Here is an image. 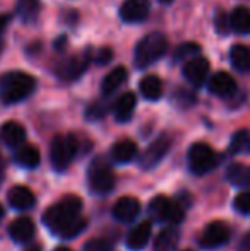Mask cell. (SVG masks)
<instances>
[{"instance_id": "18", "label": "cell", "mask_w": 250, "mask_h": 251, "mask_svg": "<svg viewBox=\"0 0 250 251\" xmlns=\"http://www.w3.org/2000/svg\"><path fill=\"white\" fill-rule=\"evenodd\" d=\"M127 75H129V72H127V69L124 65H118V67H115V69H111V72H108L107 77L103 79V82H101V93H103L105 96L113 94L115 91L125 82Z\"/></svg>"}, {"instance_id": "23", "label": "cell", "mask_w": 250, "mask_h": 251, "mask_svg": "<svg viewBox=\"0 0 250 251\" xmlns=\"http://www.w3.org/2000/svg\"><path fill=\"white\" fill-rule=\"evenodd\" d=\"M230 24L231 29H235L240 34H249L250 33V9L249 7H237L230 16Z\"/></svg>"}, {"instance_id": "2", "label": "cell", "mask_w": 250, "mask_h": 251, "mask_svg": "<svg viewBox=\"0 0 250 251\" xmlns=\"http://www.w3.org/2000/svg\"><path fill=\"white\" fill-rule=\"evenodd\" d=\"M34 77L24 72H9L0 77V100L5 104H14L26 100L34 91Z\"/></svg>"}, {"instance_id": "6", "label": "cell", "mask_w": 250, "mask_h": 251, "mask_svg": "<svg viewBox=\"0 0 250 251\" xmlns=\"http://www.w3.org/2000/svg\"><path fill=\"white\" fill-rule=\"evenodd\" d=\"M187 159L190 171L195 175H206V173L213 171L214 166L218 164L216 152L213 151V147L204 142H197L190 146Z\"/></svg>"}, {"instance_id": "11", "label": "cell", "mask_w": 250, "mask_h": 251, "mask_svg": "<svg viewBox=\"0 0 250 251\" xmlns=\"http://www.w3.org/2000/svg\"><path fill=\"white\" fill-rule=\"evenodd\" d=\"M149 0H125L120 7V17L125 23H142L149 16Z\"/></svg>"}, {"instance_id": "27", "label": "cell", "mask_w": 250, "mask_h": 251, "mask_svg": "<svg viewBox=\"0 0 250 251\" xmlns=\"http://www.w3.org/2000/svg\"><path fill=\"white\" fill-rule=\"evenodd\" d=\"M40 0H19L17 2V14L23 17V21L31 23L38 17L40 14Z\"/></svg>"}, {"instance_id": "38", "label": "cell", "mask_w": 250, "mask_h": 251, "mask_svg": "<svg viewBox=\"0 0 250 251\" xmlns=\"http://www.w3.org/2000/svg\"><path fill=\"white\" fill-rule=\"evenodd\" d=\"M3 214H5V212H3V207H2V205H0V221H2V219H3Z\"/></svg>"}, {"instance_id": "29", "label": "cell", "mask_w": 250, "mask_h": 251, "mask_svg": "<svg viewBox=\"0 0 250 251\" xmlns=\"http://www.w3.org/2000/svg\"><path fill=\"white\" fill-rule=\"evenodd\" d=\"M231 151L242 152L250 151V132L249 130H238L231 139Z\"/></svg>"}, {"instance_id": "24", "label": "cell", "mask_w": 250, "mask_h": 251, "mask_svg": "<svg viewBox=\"0 0 250 251\" xmlns=\"http://www.w3.org/2000/svg\"><path fill=\"white\" fill-rule=\"evenodd\" d=\"M41 161V155L38 147L34 146H21L16 152V162L24 168H36Z\"/></svg>"}, {"instance_id": "37", "label": "cell", "mask_w": 250, "mask_h": 251, "mask_svg": "<svg viewBox=\"0 0 250 251\" xmlns=\"http://www.w3.org/2000/svg\"><path fill=\"white\" fill-rule=\"evenodd\" d=\"M54 251H72L70 248H65V246H58V248H55Z\"/></svg>"}, {"instance_id": "16", "label": "cell", "mask_w": 250, "mask_h": 251, "mask_svg": "<svg viewBox=\"0 0 250 251\" xmlns=\"http://www.w3.org/2000/svg\"><path fill=\"white\" fill-rule=\"evenodd\" d=\"M151 222L149 221H144V222H139L132 231L129 232L127 236V248L132 250V251H139L142 250L144 246L149 243V238H151Z\"/></svg>"}, {"instance_id": "31", "label": "cell", "mask_w": 250, "mask_h": 251, "mask_svg": "<svg viewBox=\"0 0 250 251\" xmlns=\"http://www.w3.org/2000/svg\"><path fill=\"white\" fill-rule=\"evenodd\" d=\"M200 51V47L195 43H187V45H182V47L177 48V53H175V60H180L185 58V56H197V53Z\"/></svg>"}, {"instance_id": "40", "label": "cell", "mask_w": 250, "mask_h": 251, "mask_svg": "<svg viewBox=\"0 0 250 251\" xmlns=\"http://www.w3.org/2000/svg\"><path fill=\"white\" fill-rule=\"evenodd\" d=\"M2 166H3V161H2V155H0V169H2Z\"/></svg>"}, {"instance_id": "28", "label": "cell", "mask_w": 250, "mask_h": 251, "mask_svg": "<svg viewBox=\"0 0 250 251\" xmlns=\"http://www.w3.org/2000/svg\"><path fill=\"white\" fill-rule=\"evenodd\" d=\"M87 226V221L83 217H77L74 219V221H70L69 224H65L60 231L57 232V236H60L63 239H70V238H76V236H79L81 232L86 229Z\"/></svg>"}, {"instance_id": "25", "label": "cell", "mask_w": 250, "mask_h": 251, "mask_svg": "<svg viewBox=\"0 0 250 251\" xmlns=\"http://www.w3.org/2000/svg\"><path fill=\"white\" fill-rule=\"evenodd\" d=\"M231 65L240 72H250V48L245 45H235L230 51Z\"/></svg>"}, {"instance_id": "21", "label": "cell", "mask_w": 250, "mask_h": 251, "mask_svg": "<svg viewBox=\"0 0 250 251\" xmlns=\"http://www.w3.org/2000/svg\"><path fill=\"white\" fill-rule=\"evenodd\" d=\"M139 89L140 94L149 101H156L163 96V82L158 75H146L140 80Z\"/></svg>"}, {"instance_id": "36", "label": "cell", "mask_w": 250, "mask_h": 251, "mask_svg": "<svg viewBox=\"0 0 250 251\" xmlns=\"http://www.w3.org/2000/svg\"><path fill=\"white\" fill-rule=\"evenodd\" d=\"M7 21H9V17H7V16H0V31H2L3 27H5Z\"/></svg>"}, {"instance_id": "4", "label": "cell", "mask_w": 250, "mask_h": 251, "mask_svg": "<svg viewBox=\"0 0 250 251\" xmlns=\"http://www.w3.org/2000/svg\"><path fill=\"white\" fill-rule=\"evenodd\" d=\"M87 183L89 188L98 195H107L115 188V173L107 159L96 157L87 169Z\"/></svg>"}, {"instance_id": "10", "label": "cell", "mask_w": 250, "mask_h": 251, "mask_svg": "<svg viewBox=\"0 0 250 251\" xmlns=\"http://www.w3.org/2000/svg\"><path fill=\"white\" fill-rule=\"evenodd\" d=\"M207 74H209V62L200 55L187 60V63L184 65V77L195 87L204 86V82L207 80Z\"/></svg>"}, {"instance_id": "20", "label": "cell", "mask_w": 250, "mask_h": 251, "mask_svg": "<svg viewBox=\"0 0 250 251\" xmlns=\"http://www.w3.org/2000/svg\"><path fill=\"white\" fill-rule=\"evenodd\" d=\"M111 157L117 162H130L137 157V144L130 139H122L111 147Z\"/></svg>"}, {"instance_id": "33", "label": "cell", "mask_w": 250, "mask_h": 251, "mask_svg": "<svg viewBox=\"0 0 250 251\" xmlns=\"http://www.w3.org/2000/svg\"><path fill=\"white\" fill-rule=\"evenodd\" d=\"M231 29V24H230V17L226 16L224 12H218L216 16V31L220 34H228Z\"/></svg>"}, {"instance_id": "7", "label": "cell", "mask_w": 250, "mask_h": 251, "mask_svg": "<svg viewBox=\"0 0 250 251\" xmlns=\"http://www.w3.org/2000/svg\"><path fill=\"white\" fill-rule=\"evenodd\" d=\"M149 212H151V215L160 222L178 224V222L184 221V207L165 195H158L151 200Z\"/></svg>"}, {"instance_id": "39", "label": "cell", "mask_w": 250, "mask_h": 251, "mask_svg": "<svg viewBox=\"0 0 250 251\" xmlns=\"http://www.w3.org/2000/svg\"><path fill=\"white\" fill-rule=\"evenodd\" d=\"M161 3H170V2H173V0H160Z\"/></svg>"}, {"instance_id": "41", "label": "cell", "mask_w": 250, "mask_h": 251, "mask_svg": "<svg viewBox=\"0 0 250 251\" xmlns=\"http://www.w3.org/2000/svg\"><path fill=\"white\" fill-rule=\"evenodd\" d=\"M29 251H40V250H36V248H33V250H29Z\"/></svg>"}, {"instance_id": "5", "label": "cell", "mask_w": 250, "mask_h": 251, "mask_svg": "<svg viewBox=\"0 0 250 251\" xmlns=\"http://www.w3.org/2000/svg\"><path fill=\"white\" fill-rule=\"evenodd\" d=\"M77 152V142L70 135H57L52 140L50 147V161L54 169L65 171L72 162L74 155Z\"/></svg>"}, {"instance_id": "17", "label": "cell", "mask_w": 250, "mask_h": 251, "mask_svg": "<svg viewBox=\"0 0 250 251\" xmlns=\"http://www.w3.org/2000/svg\"><path fill=\"white\" fill-rule=\"evenodd\" d=\"M7 200H9L10 207H14L16 210H28L34 205V193L26 186H12L7 193Z\"/></svg>"}, {"instance_id": "8", "label": "cell", "mask_w": 250, "mask_h": 251, "mask_svg": "<svg viewBox=\"0 0 250 251\" xmlns=\"http://www.w3.org/2000/svg\"><path fill=\"white\" fill-rule=\"evenodd\" d=\"M230 227H228L224 222L221 221H214L211 224L206 226V229L202 231L199 238V245L206 250H214L224 246L230 241Z\"/></svg>"}, {"instance_id": "22", "label": "cell", "mask_w": 250, "mask_h": 251, "mask_svg": "<svg viewBox=\"0 0 250 251\" xmlns=\"http://www.w3.org/2000/svg\"><path fill=\"white\" fill-rule=\"evenodd\" d=\"M136 104H137L136 94L124 93L118 98L117 104H115V118H117L118 122H129L134 109H136Z\"/></svg>"}, {"instance_id": "14", "label": "cell", "mask_w": 250, "mask_h": 251, "mask_svg": "<svg viewBox=\"0 0 250 251\" xmlns=\"http://www.w3.org/2000/svg\"><path fill=\"white\" fill-rule=\"evenodd\" d=\"M34 232H36V227H34V222L29 217H17L9 226V234L16 243L31 241Z\"/></svg>"}, {"instance_id": "9", "label": "cell", "mask_w": 250, "mask_h": 251, "mask_svg": "<svg viewBox=\"0 0 250 251\" xmlns=\"http://www.w3.org/2000/svg\"><path fill=\"white\" fill-rule=\"evenodd\" d=\"M170 146H171L170 137H167V135L158 137V139L154 140V142L142 152V155H140V159H139L140 166H142L144 169L154 168V166H156L158 162H161V159H163L165 155L168 154V151H170Z\"/></svg>"}, {"instance_id": "30", "label": "cell", "mask_w": 250, "mask_h": 251, "mask_svg": "<svg viewBox=\"0 0 250 251\" xmlns=\"http://www.w3.org/2000/svg\"><path fill=\"white\" fill-rule=\"evenodd\" d=\"M233 207L244 215L250 214V190L249 192H242L240 195H237V199L233 201Z\"/></svg>"}, {"instance_id": "34", "label": "cell", "mask_w": 250, "mask_h": 251, "mask_svg": "<svg viewBox=\"0 0 250 251\" xmlns=\"http://www.w3.org/2000/svg\"><path fill=\"white\" fill-rule=\"evenodd\" d=\"M111 58H113V53H111V50H108V48H105L98 60H100V63H107V62H110Z\"/></svg>"}, {"instance_id": "26", "label": "cell", "mask_w": 250, "mask_h": 251, "mask_svg": "<svg viewBox=\"0 0 250 251\" xmlns=\"http://www.w3.org/2000/svg\"><path fill=\"white\" fill-rule=\"evenodd\" d=\"M226 178L235 186H250V166L231 164L226 171Z\"/></svg>"}, {"instance_id": "32", "label": "cell", "mask_w": 250, "mask_h": 251, "mask_svg": "<svg viewBox=\"0 0 250 251\" xmlns=\"http://www.w3.org/2000/svg\"><path fill=\"white\" fill-rule=\"evenodd\" d=\"M84 251H111V246L107 239H91L84 245Z\"/></svg>"}, {"instance_id": "35", "label": "cell", "mask_w": 250, "mask_h": 251, "mask_svg": "<svg viewBox=\"0 0 250 251\" xmlns=\"http://www.w3.org/2000/svg\"><path fill=\"white\" fill-rule=\"evenodd\" d=\"M240 251H250V232H247V234L244 236V239H242Z\"/></svg>"}, {"instance_id": "1", "label": "cell", "mask_w": 250, "mask_h": 251, "mask_svg": "<svg viewBox=\"0 0 250 251\" xmlns=\"http://www.w3.org/2000/svg\"><path fill=\"white\" fill-rule=\"evenodd\" d=\"M81 208H83V200L79 197L65 195L45 212L43 222L52 232L57 234L65 224H69L74 219L81 217Z\"/></svg>"}, {"instance_id": "15", "label": "cell", "mask_w": 250, "mask_h": 251, "mask_svg": "<svg viewBox=\"0 0 250 251\" xmlns=\"http://www.w3.org/2000/svg\"><path fill=\"white\" fill-rule=\"evenodd\" d=\"M0 139L9 147H19L26 140V130L17 122H5L0 126Z\"/></svg>"}, {"instance_id": "13", "label": "cell", "mask_w": 250, "mask_h": 251, "mask_svg": "<svg viewBox=\"0 0 250 251\" xmlns=\"http://www.w3.org/2000/svg\"><path fill=\"white\" fill-rule=\"evenodd\" d=\"M207 87H209V91L214 94V96L228 98L237 91V82H235V79L231 77V74L218 72L209 79Z\"/></svg>"}, {"instance_id": "3", "label": "cell", "mask_w": 250, "mask_h": 251, "mask_svg": "<svg viewBox=\"0 0 250 251\" xmlns=\"http://www.w3.org/2000/svg\"><path fill=\"white\" fill-rule=\"evenodd\" d=\"M168 50V40L163 33H149L137 43L134 63L137 69H146L165 56Z\"/></svg>"}, {"instance_id": "19", "label": "cell", "mask_w": 250, "mask_h": 251, "mask_svg": "<svg viewBox=\"0 0 250 251\" xmlns=\"http://www.w3.org/2000/svg\"><path fill=\"white\" fill-rule=\"evenodd\" d=\"M180 241V232L175 227H167L156 236L153 243L154 251H173Z\"/></svg>"}, {"instance_id": "42", "label": "cell", "mask_w": 250, "mask_h": 251, "mask_svg": "<svg viewBox=\"0 0 250 251\" xmlns=\"http://www.w3.org/2000/svg\"><path fill=\"white\" fill-rule=\"evenodd\" d=\"M184 251H192V250H184Z\"/></svg>"}, {"instance_id": "12", "label": "cell", "mask_w": 250, "mask_h": 251, "mask_svg": "<svg viewBox=\"0 0 250 251\" xmlns=\"http://www.w3.org/2000/svg\"><path fill=\"white\" fill-rule=\"evenodd\" d=\"M140 212V201L136 197H122L113 205V217L120 222H132Z\"/></svg>"}]
</instances>
